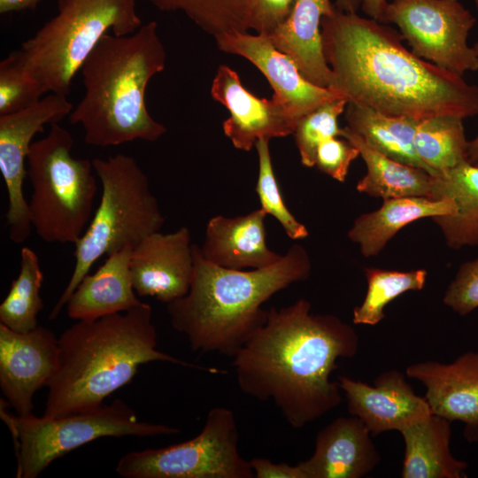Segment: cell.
I'll return each mask as SVG.
<instances>
[{
	"mask_svg": "<svg viewBox=\"0 0 478 478\" xmlns=\"http://www.w3.org/2000/svg\"><path fill=\"white\" fill-rule=\"evenodd\" d=\"M194 274L189 292L166 305L172 327L186 336L193 351L234 357L266 321L262 305L289 285L306 281L309 253L293 244L275 264L236 270L214 265L192 245Z\"/></svg>",
	"mask_w": 478,
	"mask_h": 478,
	"instance_id": "4",
	"label": "cell"
},
{
	"mask_svg": "<svg viewBox=\"0 0 478 478\" xmlns=\"http://www.w3.org/2000/svg\"><path fill=\"white\" fill-rule=\"evenodd\" d=\"M73 109L66 96L50 93L27 109L0 115V171L8 195L5 217L9 238L15 243H24L33 228L23 192L32 140L45 125L58 123Z\"/></svg>",
	"mask_w": 478,
	"mask_h": 478,
	"instance_id": "12",
	"label": "cell"
},
{
	"mask_svg": "<svg viewBox=\"0 0 478 478\" xmlns=\"http://www.w3.org/2000/svg\"><path fill=\"white\" fill-rule=\"evenodd\" d=\"M347 104V99L336 98L300 120L293 135L303 166L309 168L315 166L319 145L328 138L340 136L338 118L344 112Z\"/></svg>",
	"mask_w": 478,
	"mask_h": 478,
	"instance_id": "32",
	"label": "cell"
},
{
	"mask_svg": "<svg viewBox=\"0 0 478 478\" xmlns=\"http://www.w3.org/2000/svg\"><path fill=\"white\" fill-rule=\"evenodd\" d=\"M361 5V0H335V6L343 12H357Z\"/></svg>",
	"mask_w": 478,
	"mask_h": 478,
	"instance_id": "42",
	"label": "cell"
},
{
	"mask_svg": "<svg viewBox=\"0 0 478 478\" xmlns=\"http://www.w3.org/2000/svg\"><path fill=\"white\" fill-rule=\"evenodd\" d=\"M474 4H475L477 11H478V0H474Z\"/></svg>",
	"mask_w": 478,
	"mask_h": 478,
	"instance_id": "43",
	"label": "cell"
},
{
	"mask_svg": "<svg viewBox=\"0 0 478 478\" xmlns=\"http://www.w3.org/2000/svg\"><path fill=\"white\" fill-rule=\"evenodd\" d=\"M359 338L352 326L332 314H314L300 298L268 310L266 323L233 357L237 384L244 394L272 401L287 422L301 428L342 402L330 375L341 358H353Z\"/></svg>",
	"mask_w": 478,
	"mask_h": 478,
	"instance_id": "2",
	"label": "cell"
},
{
	"mask_svg": "<svg viewBox=\"0 0 478 478\" xmlns=\"http://www.w3.org/2000/svg\"><path fill=\"white\" fill-rule=\"evenodd\" d=\"M359 151L351 143L341 136L322 142L316 153L315 166L339 182H344L352 161Z\"/></svg>",
	"mask_w": 478,
	"mask_h": 478,
	"instance_id": "36",
	"label": "cell"
},
{
	"mask_svg": "<svg viewBox=\"0 0 478 478\" xmlns=\"http://www.w3.org/2000/svg\"><path fill=\"white\" fill-rule=\"evenodd\" d=\"M351 415L359 418L372 436L397 430L425 419L431 410L397 370L381 374L371 386L347 376L338 377Z\"/></svg>",
	"mask_w": 478,
	"mask_h": 478,
	"instance_id": "17",
	"label": "cell"
},
{
	"mask_svg": "<svg viewBox=\"0 0 478 478\" xmlns=\"http://www.w3.org/2000/svg\"><path fill=\"white\" fill-rule=\"evenodd\" d=\"M250 464L256 478H305L299 464L274 463L264 458H254Z\"/></svg>",
	"mask_w": 478,
	"mask_h": 478,
	"instance_id": "38",
	"label": "cell"
},
{
	"mask_svg": "<svg viewBox=\"0 0 478 478\" xmlns=\"http://www.w3.org/2000/svg\"><path fill=\"white\" fill-rule=\"evenodd\" d=\"M44 94L42 87L25 70L19 50L0 62V115L27 109Z\"/></svg>",
	"mask_w": 478,
	"mask_h": 478,
	"instance_id": "34",
	"label": "cell"
},
{
	"mask_svg": "<svg viewBox=\"0 0 478 478\" xmlns=\"http://www.w3.org/2000/svg\"><path fill=\"white\" fill-rule=\"evenodd\" d=\"M344 117L347 127L379 152L430 173L414 148V134L420 120L388 115L353 102H348Z\"/></svg>",
	"mask_w": 478,
	"mask_h": 478,
	"instance_id": "27",
	"label": "cell"
},
{
	"mask_svg": "<svg viewBox=\"0 0 478 478\" xmlns=\"http://www.w3.org/2000/svg\"><path fill=\"white\" fill-rule=\"evenodd\" d=\"M449 420L431 413L400 430L405 443L403 478H465L466 462L453 457Z\"/></svg>",
	"mask_w": 478,
	"mask_h": 478,
	"instance_id": "24",
	"label": "cell"
},
{
	"mask_svg": "<svg viewBox=\"0 0 478 478\" xmlns=\"http://www.w3.org/2000/svg\"><path fill=\"white\" fill-rule=\"evenodd\" d=\"M372 435L358 417H338L320 429L312 455L298 464L305 478H361L380 463Z\"/></svg>",
	"mask_w": 478,
	"mask_h": 478,
	"instance_id": "19",
	"label": "cell"
},
{
	"mask_svg": "<svg viewBox=\"0 0 478 478\" xmlns=\"http://www.w3.org/2000/svg\"><path fill=\"white\" fill-rule=\"evenodd\" d=\"M212 98L224 105L229 117L223 122L225 135L235 148L251 150L260 139L293 135L298 122L272 96L259 98L243 84L239 74L226 65L219 66L211 87Z\"/></svg>",
	"mask_w": 478,
	"mask_h": 478,
	"instance_id": "16",
	"label": "cell"
},
{
	"mask_svg": "<svg viewBox=\"0 0 478 478\" xmlns=\"http://www.w3.org/2000/svg\"><path fill=\"white\" fill-rule=\"evenodd\" d=\"M73 138L58 123L33 142L27 156L31 224L46 243L76 244L89 223L97 192L92 160L72 156Z\"/></svg>",
	"mask_w": 478,
	"mask_h": 478,
	"instance_id": "8",
	"label": "cell"
},
{
	"mask_svg": "<svg viewBox=\"0 0 478 478\" xmlns=\"http://www.w3.org/2000/svg\"><path fill=\"white\" fill-rule=\"evenodd\" d=\"M340 136L358 148L366 164V173L356 186L359 193L382 200L406 197L433 198V175L379 152L347 126L341 128Z\"/></svg>",
	"mask_w": 478,
	"mask_h": 478,
	"instance_id": "25",
	"label": "cell"
},
{
	"mask_svg": "<svg viewBox=\"0 0 478 478\" xmlns=\"http://www.w3.org/2000/svg\"><path fill=\"white\" fill-rule=\"evenodd\" d=\"M387 0H361L362 11L371 19L382 22Z\"/></svg>",
	"mask_w": 478,
	"mask_h": 478,
	"instance_id": "40",
	"label": "cell"
},
{
	"mask_svg": "<svg viewBox=\"0 0 478 478\" xmlns=\"http://www.w3.org/2000/svg\"><path fill=\"white\" fill-rule=\"evenodd\" d=\"M405 373L426 387L433 414L462 421L465 439L478 442V352H466L451 364L415 363Z\"/></svg>",
	"mask_w": 478,
	"mask_h": 478,
	"instance_id": "18",
	"label": "cell"
},
{
	"mask_svg": "<svg viewBox=\"0 0 478 478\" xmlns=\"http://www.w3.org/2000/svg\"><path fill=\"white\" fill-rule=\"evenodd\" d=\"M214 38L221 51L246 58L264 74L274 90L273 97L297 122L319 106L342 97L329 89L308 81L293 60L276 49L266 35L235 32Z\"/></svg>",
	"mask_w": 478,
	"mask_h": 478,
	"instance_id": "14",
	"label": "cell"
},
{
	"mask_svg": "<svg viewBox=\"0 0 478 478\" xmlns=\"http://www.w3.org/2000/svg\"><path fill=\"white\" fill-rule=\"evenodd\" d=\"M266 216L260 208L233 218H211L199 246L201 254L209 262L229 269H261L275 264L282 255L266 244Z\"/></svg>",
	"mask_w": 478,
	"mask_h": 478,
	"instance_id": "20",
	"label": "cell"
},
{
	"mask_svg": "<svg viewBox=\"0 0 478 478\" xmlns=\"http://www.w3.org/2000/svg\"><path fill=\"white\" fill-rule=\"evenodd\" d=\"M432 197L451 198L457 206L455 214L431 218L446 245L453 250L478 246V166L464 161L434 176Z\"/></svg>",
	"mask_w": 478,
	"mask_h": 478,
	"instance_id": "26",
	"label": "cell"
},
{
	"mask_svg": "<svg viewBox=\"0 0 478 478\" xmlns=\"http://www.w3.org/2000/svg\"><path fill=\"white\" fill-rule=\"evenodd\" d=\"M457 212L449 197H406L383 199L376 210L360 214L349 229L348 238L359 247L365 258L379 255L388 243L410 223L424 218Z\"/></svg>",
	"mask_w": 478,
	"mask_h": 478,
	"instance_id": "23",
	"label": "cell"
},
{
	"mask_svg": "<svg viewBox=\"0 0 478 478\" xmlns=\"http://www.w3.org/2000/svg\"><path fill=\"white\" fill-rule=\"evenodd\" d=\"M297 0H250V29L269 35L291 14Z\"/></svg>",
	"mask_w": 478,
	"mask_h": 478,
	"instance_id": "37",
	"label": "cell"
},
{
	"mask_svg": "<svg viewBox=\"0 0 478 478\" xmlns=\"http://www.w3.org/2000/svg\"><path fill=\"white\" fill-rule=\"evenodd\" d=\"M329 89L391 116L422 120L478 114V87L407 50L400 32L335 8L321 19Z\"/></svg>",
	"mask_w": 478,
	"mask_h": 478,
	"instance_id": "1",
	"label": "cell"
},
{
	"mask_svg": "<svg viewBox=\"0 0 478 478\" xmlns=\"http://www.w3.org/2000/svg\"><path fill=\"white\" fill-rule=\"evenodd\" d=\"M136 0H58V13L19 49L45 93L68 96L73 79L103 37L137 31Z\"/></svg>",
	"mask_w": 478,
	"mask_h": 478,
	"instance_id": "7",
	"label": "cell"
},
{
	"mask_svg": "<svg viewBox=\"0 0 478 478\" xmlns=\"http://www.w3.org/2000/svg\"><path fill=\"white\" fill-rule=\"evenodd\" d=\"M234 412H208L200 433L186 442L123 455L116 472L124 478H254L250 460L238 449Z\"/></svg>",
	"mask_w": 478,
	"mask_h": 478,
	"instance_id": "10",
	"label": "cell"
},
{
	"mask_svg": "<svg viewBox=\"0 0 478 478\" xmlns=\"http://www.w3.org/2000/svg\"><path fill=\"white\" fill-rule=\"evenodd\" d=\"M1 399L0 417L9 428L17 458V478H36L59 457L101 437H150L178 428L138 420L121 399L98 409L59 417L14 415Z\"/></svg>",
	"mask_w": 478,
	"mask_h": 478,
	"instance_id": "9",
	"label": "cell"
},
{
	"mask_svg": "<svg viewBox=\"0 0 478 478\" xmlns=\"http://www.w3.org/2000/svg\"><path fill=\"white\" fill-rule=\"evenodd\" d=\"M335 8L331 0H297L288 19L266 35L308 81L326 89L332 85L333 73L324 55L321 19Z\"/></svg>",
	"mask_w": 478,
	"mask_h": 478,
	"instance_id": "21",
	"label": "cell"
},
{
	"mask_svg": "<svg viewBox=\"0 0 478 478\" xmlns=\"http://www.w3.org/2000/svg\"><path fill=\"white\" fill-rule=\"evenodd\" d=\"M163 12H181L214 37L250 29V0H145Z\"/></svg>",
	"mask_w": 478,
	"mask_h": 478,
	"instance_id": "31",
	"label": "cell"
},
{
	"mask_svg": "<svg viewBox=\"0 0 478 478\" xmlns=\"http://www.w3.org/2000/svg\"><path fill=\"white\" fill-rule=\"evenodd\" d=\"M476 19L459 0H393L383 24H396L412 51L459 75L478 70V56L467 44Z\"/></svg>",
	"mask_w": 478,
	"mask_h": 478,
	"instance_id": "11",
	"label": "cell"
},
{
	"mask_svg": "<svg viewBox=\"0 0 478 478\" xmlns=\"http://www.w3.org/2000/svg\"><path fill=\"white\" fill-rule=\"evenodd\" d=\"M166 52L154 20L128 35H105L81 68L85 93L69 120L96 147L155 142L166 127L146 105L150 81L166 67Z\"/></svg>",
	"mask_w": 478,
	"mask_h": 478,
	"instance_id": "5",
	"label": "cell"
},
{
	"mask_svg": "<svg viewBox=\"0 0 478 478\" xmlns=\"http://www.w3.org/2000/svg\"><path fill=\"white\" fill-rule=\"evenodd\" d=\"M101 185L99 204L77 242L71 278L50 312L54 320L91 266L104 255L134 248L149 235L160 231L165 222L149 179L137 160L118 153L92 159Z\"/></svg>",
	"mask_w": 478,
	"mask_h": 478,
	"instance_id": "6",
	"label": "cell"
},
{
	"mask_svg": "<svg viewBox=\"0 0 478 478\" xmlns=\"http://www.w3.org/2000/svg\"><path fill=\"white\" fill-rule=\"evenodd\" d=\"M367 289L363 302L352 312L355 325L375 326L384 318V309L391 301L407 291L423 289L428 277L427 270H388L366 267Z\"/></svg>",
	"mask_w": 478,
	"mask_h": 478,
	"instance_id": "30",
	"label": "cell"
},
{
	"mask_svg": "<svg viewBox=\"0 0 478 478\" xmlns=\"http://www.w3.org/2000/svg\"><path fill=\"white\" fill-rule=\"evenodd\" d=\"M463 120L439 115L418 121L414 148L431 175H440L467 161L468 141Z\"/></svg>",
	"mask_w": 478,
	"mask_h": 478,
	"instance_id": "28",
	"label": "cell"
},
{
	"mask_svg": "<svg viewBox=\"0 0 478 478\" xmlns=\"http://www.w3.org/2000/svg\"><path fill=\"white\" fill-rule=\"evenodd\" d=\"M154 361L226 373L158 351L152 308L141 302L124 312L77 320L61 334L58 367L47 386L42 416L98 409L108 396L131 382L141 365Z\"/></svg>",
	"mask_w": 478,
	"mask_h": 478,
	"instance_id": "3",
	"label": "cell"
},
{
	"mask_svg": "<svg viewBox=\"0 0 478 478\" xmlns=\"http://www.w3.org/2000/svg\"><path fill=\"white\" fill-rule=\"evenodd\" d=\"M443 302L462 316L478 308V258L460 265L446 289Z\"/></svg>",
	"mask_w": 478,
	"mask_h": 478,
	"instance_id": "35",
	"label": "cell"
},
{
	"mask_svg": "<svg viewBox=\"0 0 478 478\" xmlns=\"http://www.w3.org/2000/svg\"><path fill=\"white\" fill-rule=\"evenodd\" d=\"M255 148L258 158V174L255 190L258 196L261 209L279 221L290 239L306 238L309 235L308 229L296 219L283 201L272 165L269 140H258Z\"/></svg>",
	"mask_w": 478,
	"mask_h": 478,
	"instance_id": "33",
	"label": "cell"
},
{
	"mask_svg": "<svg viewBox=\"0 0 478 478\" xmlns=\"http://www.w3.org/2000/svg\"><path fill=\"white\" fill-rule=\"evenodd\" d=\"M190 231L152 233L135 245L131 253L133 286L139 297H150L169 304L189 290L194 274Z\"/></svg>",
	"mask_w": 478,
	"mask_h": 478,
	"instance_id": "15",
	"label": "cell"
},
{
	"mask_svg": "<svg viewBox=\"0 0 478 478\" xmlns=\"http://www.w3.org/2000/svg\"><path fill=\"white\" fill-rule=\"evenodd\" d=\"M478 56V42L473 46ZM467 161L471 164L478 162V135L471 141H468Z\"/></svg>",
	"mask_w": 478,
	"mask_h": 478,
	"instance_id": "41",
	"label": "cell"
},
{
	"mask_svg": "<svg viewBox=\"0 0 478 478\" xmlns=\"http://www.w3.org/2000/svg\"><path fill=\"white\" fill-rule=\"evenodd\" d=\"M43 274L36 253L28 247L20 251V269L0 305V324L27 332L38 326L37 316L43 308L41 288Z\"/></svg>",
	"mask_w": 478,
	"mask_h": 478,
	"instance_id": "29",
	"label": "cell"
},
{
	"mask_svg": "<svg viewBox=\"0 0 478 478\" xmlns=\"http://www.w3.org/2000/svg\"><path fill=\"white\" fill-rule=\"evenodd\" d=\"M58 362V339L38 325L27 332L0 324V387L18 415L33 413L35 393L48 386Z\"/></svg>",
	"mask_w": 478,
	"mask_h": 478,
	"instance_id": "13",
	"label": "cell"
},
{
	"mask_svg": "<svg viewBox=\"0 0 478 478\" xmlns=\"http://www.w3.org/2000/svg\"><path fill=\"white\" fill-rule=\"evenodd\" d=\"M42 0H0V13L6 14L24 10H34Z\"/></svg>",
	"mask_w": 478,
	"mask_h": 478,
	"instance_id": "39",
	"label": "cell"
},
{
	"mask_svg": "<svg viewBox=\"0 0 478 478\" xmlns=\"http://www.w3.org/2000/svg\"><path fill=\"white\" fill-rule=\"evenodd\" d=\"M127 247L108 256L93 274H86L66 303L69 318L89 320L127 312L141 304L134 289Z\"/></svg>",
	"mask_w": 478,
	"mask_h": 478,
	"instance_id": "22",
	"label": "cell"
}]
</instances>
